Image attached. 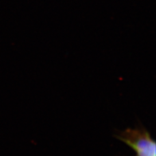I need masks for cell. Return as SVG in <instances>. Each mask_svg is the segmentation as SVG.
I'll return each mask as SVG.
<instances>
[{
    "label": "cell",
    "mask_w": 156,
    "mask_h": 156,
    "mask_svg": "<svg viewBox=\"0 0 156 156\" xmlns=\"http://www.w3.org/2000/svg\"><path fill=\"white\" fill-rule=\"evenodd\" d=\"M115 137L135 152V156H156V143L148 131L143 126L119 131Z\"/></svg>",
    "instance_id": "1"
}]
</instances>
